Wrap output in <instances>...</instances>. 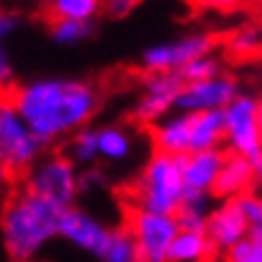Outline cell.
<instances>
[{
  "label": "cell",
  "mask_w": 262,
  "mask_h": 262,
  "mask_svg": "<svg viewBox=\"0 0 262 262\" xmlns=\"http://www.w3.org/2000/svg\"><path fill=\"white\" fill-rule=\"evenodd\" d=\"M212 253H214V246L207 238V233L178 231L168 253V262H205L212 257Z\"/></svg>",
  "instance_id": "17"
},
{
  "label": "cell",
  "mask_w": 262,
  "mask_h": 262,
  "mask_svg": "<svg viewBox=\"0 0 262 262\" xmlns=\"http://www.w3.org/2000/svg\"><path fill=\"white\" fill-rule=\"evenodd\" d=\"M257 120H260V130H262V99H260V108H257Z\"/></svg>",
  "instance_id": "32"
},
{
  "label": "cell",
  "mask_w": 262,
  "mask_h": 262,
  "mask_svg": "<svg viewBox=\"0 0 262 262\" xmlns=\"http://www.w3.org/2000/svg\"><path fill=\"white\" fill-rule=\"evenodd\" d=\"M216 39L212 34H188L173 41L154 43L142 53L140 63L147 72H178L202 56H212Z\"/></svg>",
  "instance_id": "8"
},
{
  "label": "cell",
  "mask_w": 262,
  "mask_h": 262,
  "mask_svg": "<svg viewBox=\"0 0 262 262\" xmlns=\"http://www.w3.org/2000/svg\"><path fill=\"white\" fill-rule=\"evenodd\" d=\"M226 262H262V238L246 236L236 246L224 253Z\"/></svg>",
  "instance_id": "27"
},
{
  "label": "cell",
  "mask_w": 262,
  "mask_h": 262,
  "mask_svg": "<svg viewBox=\"0 0 262 262\" xmlns=\"http://www.w3.org/2000/svg\"><path fill=\"white\" fill-rule=\"evenodd\" d=\"M183 80V84H192V82H202V80H212L216 75H222V65L214 56H202L198 60L188 63L183 70L176 72Z\"/></svg>",
  "instance_id": "25"
},
{
  "label": "cell",
  "mask_w": 262,
  "mask_h": 262,
  "mask_svg": "<svg viewBox=\"0 0 262 262\" xmlns=\"http://www.w3.org/2000/svg\"><path fill=\"white\" fill-rule=\"evenodd\" d=\"M241 96V84L229 75H216L212 80L183 84L176 111L178 113H205V111H224L233 99Z\"/></svg>",
  "instance_id": "10"
},
{
  "label": "cell",
  "mask_w": 262,
  "mask_h": 262,
  "mask_svg": "<svg viewBox=\"0 0 262 262\" xmlns=\"http://www.w3.org/2000/svg\"><path fill=\"white\" fill-rule=\"evenodd\" d=\"M63 209L27 188L15 192L0 212V241L10 262H36L60 236Z\"/></svg>",
  "instance_id": "2"
},
{
  "label": "cell",
  "mask_w": 262,
  "mask_h": 262,
  "mask_svg": "<svg viewBox=\"0 0 262 262\" xmlns=\"http://www.w3.org/2000/svg\"><path fill=\"white\" fill-rule=\"evenodd\" d=\"M226 154L222 149L209 151H192L183 157V183L188 192H202L214 195V185L219 178V171L224 166Z\"/></svg>",
  "instance_id": "13"
},
{
  "label": "cell",
  "mask_w": 262,
  "mask_h": 262,
  "mask_svg": "<svg viewBox=\"0 0 262 262\" xmlns=\"http://www.w3.org/2000/svg\"><path fill=\"white\" fill-rule=\"evenodd\" d=\"M226 137V120L224 111H205L192 116L190 127V154L192 151L219 149Z\"/></svg>",
  "instance_id": "16"
},
{
  "label": "cell",
  "mask_w": 262,
  "mask_h": 262,
  "mask_svg": "<svg viewBox=\"0 0 262 262\" xmlns=\"http://www.w3.org/2000/svg\"><path fill=\"white\" fill-rule=\"evenodd\" d=\"M75 166H92L99 157V133L94 127H82L70 140V157Z\"/></svg>",
  "instance_id": "21"
},
{
  "label": "cell",
  "mask_w": 262,
  "mask_h": 262,
  "mask_svg": "<svg viewBox=\"0 0 262 262\" xmlns=\"http://www.w3.org/2000/svg\"><path fill=\"white\" fill-rule=\"evenodd\" d=\"M181 89L183 80L176 72H149L142 82V94L133 111L135 120L144 125H154L161 118L171 116V108H176Z\"/></svg>",
  "instance_id": "9"
},
{
  "label": "cell",
  "mask_w": 262,
  "mask_h": 262,
  "mask_svg": "<svg viewBox=\"0 0 262 262\" xmlns=\"http://www.w3.org/2000/svg\"><path fill=\"white\" fill-rule=\"evenodd\" d=\"M99 133V157L106 161H125L133 149H135V140L123 125H103L96 130Z\"/></svg>",
  "instance_id": "19"
},
{
  "label": "cell",
  "mask_w": 262,
  "mask_h": 262,
  "mask_svg": "<svg viewBox=\"0 0 262 262\" xmlns=\"http://www.w3.org/2000/svg\"><path fill=\"white\" fill-rule=\"evenodd\" d=\"M51 19H75V22H94L103 10V0H46Z\"/></svg>",
  "instance_id": "20"
},
{
  "label": "cell",
  "mask_w": 262,
  "mask_h": 262,
  "mask_svg": "<svg viewBox=\"0 0 262 262\" xmlns=\"http://www.w3.org/2000/svg\"><path fill=\"white\" fill-rule=\"evenodd\" d=\"M183 157H168L161 151L151 154L135 188L137 209H144L151 214L176 216V212L183 205V198H185Z\"/></svg>",
  "instance_id": "3"
},
{
  "label": "cell",
  "mask_w": 262,
  "mask_h": 262,
  "mask_svg": "<svg viewBox=\"0 0 262 262\" xmlns=\"http://www.w3.org/2000/svg\"><path fill=\"white\" fill-rule=\"evenodd\" d=\"M257 108H260V101L250 94H241L224 108V120H226L224 144L229 154L246 157L250 161H255L262 154V130L257 120Z\"/></svg>",
  "instance_id": "6"
},
{
  "label": "cell",
  "mask_w": 262,
  "mask_h": 262,
  "mask_svg": "<svg viewBox=\"0 0 262 262\" xmlns=\"http://www.w3.org/2000/svg\"><path fill=\"white\" fill-rule=\"evenodd\" d=\"M190 127L192 116L176 111L151 125V142H154L157 151L168 154V157L190 154Z\"/></svg>",
  "instance_id": "14"
},
{
  "label": "cell",
  "mask_w": 262,
  "mask_h": 262,
  "mask_svg": "<svg viewBox=\"0 0 262 262\" xmlns=\"http://www.w3.org/2000/svg\"><path fill=\"white\" fill-rule=\"evenodd\" d=\"M209 200L212 195H202V192H188L183 198L181 209L176 212V222L181 231H198L207 233V222H209Z\"/></svg>",
  "instance_id": "18"
},
{
  "label": "cell",
  "mask_w": 262,
  "mask_h": 262,
  "mask_svg": "<svg viewBox=\"0 0 262 262\" xmlns=\"http://www.w3.org/2000/svg\"><path fill=\"white\" fill-rule=\"evenodd\" d=\"M233 200L238 202L241 212L246 214L248 224H250V236H257V238H262V198L246 192V195L233 198Z\"/></svg>",
  "instance_id": "28"
},
{
  "label": "cell",
  "mask_w": 262,
  "mask_h": 262,
  "mask_svg": "<svg viewBox=\"0 0 262 262\" xmlns=\"http://www.w3.org/2000/svg\"><path fill=\"white\" fill-rule=\"evenodd\" d=\"M111 231L106 224L94 216L87 209L80 207H70L63 212V222H60V238H65L70 246H75L77 250L101 257L106 253V246L111 241Z\"/></svg>",
  "instance_id": "11"
},
{
  "label": "cell",
  "mask_w": 262,
  "mask_h": 262,
  "mask_svg": "<svg viewBox=\"0 0 262 262\" xmlns=\"http://www.w3.org/2000/svg\"><path fill=\"white\" fill-rule=\"evenodd\" d=\"M198 8L202 10H216V12H229V10H236L243 3V0H192Z\"/></svg>",
  "instance_id": "30"
},
{
  "label": "cell",
  "mask_w": 262,
  "mask_h": 262,
  "mask_svg": "<svg viewBox=\"0 0 262 262\" xmlns=\"http://www.w3.org/2000/svg\"><path fill=\"white\" fill-rule=\"evenodd\" d=\"M127 231L133 233L140 262H168V253L178 236V222L168 214H151L144 209H133L127 216Z\"/></svg>",
  "instance_id": "7"
},
{
  "label": "cell",
  "mask_w": 262,
  "mask_h": 262,
  "mask_svg": "<svg viewBox=\"0 0 262 262\" xmlns=\"http://www.w3.org/2000/svg\"><path fill=\"white\" fill-rule=\"evenodd\" d=\"M27 190L39 195L41 200H46L51 205L60 207L65 212V209L75 207L77 195L82 190L77 166L60 154L41 157L27 171Z\"/></svg>",
  "instance_id": "5"
},
{
  "label": "cell",
  "mask_w": 262,
  "mask_h": 262,
  "mask_svg": "<svg viewBox=\"0 0 262 262\" xmlns=\"http://www.w3.org/2000/svg\"><path fill=\"white\" fill-rule=\"evenodd\" d=\"M250 236V224L241 212L236 200H226L222 207H216L207 222V238L212 241L214 250H231L241 241Z\"/></svg>",
  "instance_id": "12"
},
{
  "label": "cell",
  "mask_w": 262,
  "mask_h": 262,
  "mask_svg": "<svg viewBox=\"0 0 262 262\" xmlns=\"http://www.w3.org/2000/svg\"><path fill=\"white\" fill-rule=\"evenodd\" d=\"M231 53L236 56H253L262 51V27H243L231 36L229 41Z\"/></svg>",
  "instance_id": "26"
},
{
  "label": "cell",
  "mask_w": 262,
  "mask_h": 262,
  "mask_svg": "<svg viewBox=\"0 0 262 262\" xmlns=\"http://www.w3.org/2000/svg\"><path fill=\"white\" fill-rule=\"evenodd\" d=\"M46 144L32 133L12 99L0 96V166L22 173L41 159Z\"/></svg>",
  "instance_id": "4"
},
{
  "label": "cell",
  "mask_w": 262,
  "mask_h": 262,
  "mask_svg": "<svg viewBox=\"0 0 262 262\" xmlns=\"http://www.w3.org/2000/svg\"><path fill=\"white\" fill-rule=\"evenodd\" d=\"M140 0H103V8L111 17H125Z\"/></svg>",
  "instance_id": "29"
},
{
  "label": "cell",
  "mask_w": 262,
  "mask_h": 262,
  "mask_svg": "<svg viewBox=\"0 0 262 262\" xmlns=\"http://www.w3.org/2000/svg\"><path fill=\"white\" fill-rule=\"evenodd\" d=\"M17 111L43 144L89 127L99 111V87L80 77H36L12 94Z\"/></svg>",
  "instance_id": "1"
},
{
  "label": "cell",
  "mask_w": 262,
  "mask_h": 262,
  "mask_svg": "<svg viewBox=\"0 0 262 262\" xmlns=\"http://www.w3.org/2000/svg\"><path fill=\"white\" fill-rule=\"evenodd\" d=\"M253 171H255V181H257V183L262 185V154L253 161Z\"/></svg>",
  "instance_id": "31"
},
{
  "label": "cell",
  "mask_w": 262,
  "mask_h": 262,
  "mask_svg": "<svg viewBox=\"0 0 262 262\" xmlns=\"http://www.w3.org/2000/svg\"><path fill=\"white\" fill-rule=\"evenodd\" d=\"M94 32L92 22H75V19H53L51 22V39L58 46H80Z\"/></svg>",
  "instance_id": "23"
},
{
  "label": "cell",
  "mask_w": 262,
  "mask_h": 262,
  "mask_svg": "<svg viewBox=\"0 0 262 262\" xmlns=\"http://www.w3.org/2000/svg\"><path fill=\"white\" fill-rule=\"evenodd\" d=\"M253 181H255L253 161L246 159V157L226 154L224 166H222V171H219V178H216L214 195L226 198V200L241 198V195L248 192V188L253 185Z\"/></svg>",
  "instance_id": "15"
},
{
  "label": "cell",
  "mask_w": 262,
  "mask_h": 262,
  "mask_svg": "<svg viewBox=\"0 0 262 262\" xmlns=\"http://www.w3.org/2000/svg\"><path fill=\"white\" fill-rule=\"evenodd\" d=\"M17 27H19V19L0 10V89L10 87L15 82V65L8 53V39L17 32Z\"/></svg>",
  "instance_id": "22"
},
{
  "label": "cell",
  "mask_w": 262,
  "mask_h": 262,
  "mask_svg": "<svg viewBox=\"0 0 262 262\" xmlns=\"http://www.w3.org/2000/svg\"><path fill=\"white\" fill-rule=\"evenodd\" d=\"M101 260L103 262H140L133 233L127 229H113L111 241H108L106 253L101 255Z\"/></svg>",
  "instance_id": "24"
},
{
  "label": "cell",
  "mask_w": 262,
  "mask_h": 262,
  "mask_svg": "<svg viewBox=\"0 0 262 262\" xmlns=\"http://www.w3.org/2000/svg\"><path fill=\"white\" fill-rule=\"evenodd\" d=\"M5 173H8V171H5V168L0 166V183H3V178H5Z\"/></svg>",
  "instance_id": "33"
}]
</instances>
